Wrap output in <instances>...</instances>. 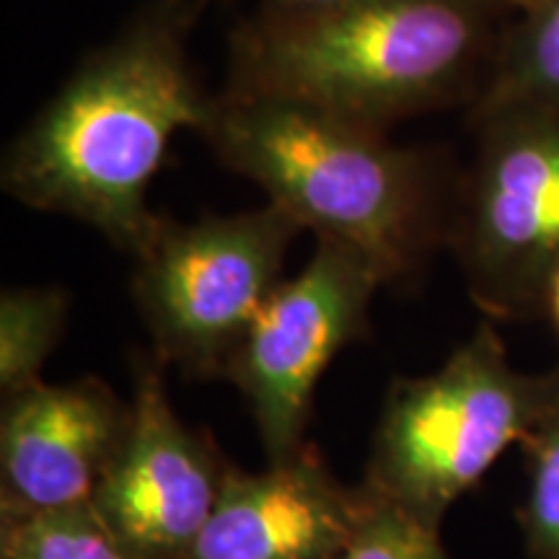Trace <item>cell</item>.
<instances>
[{
	"mask_svg": "<svg viewBox=\"0 0 559 559\" xmlns=\"http://www.w3.org/2000/svg\"><path fill=\"white\" fill-rule=\"evenodd\" d=\"M198 0H148L79 62L3 158V190L21 205L75 218L132 257L160 215L148 187L181 130L213 115L187 34Z\"/></svg>",
	"mask_w": 559,
	"mask_h": 559,
	"instance_id": "6da1fadb",
	"label": "cell"
},
{
	"mask_svg": "<svg viewBox=\"0 0 559 559\" xmlns=\"http://www.w3.org/2000/svg\"><path fill=\"white\" fill-rule=\"evenodd\" d=\"M223 166L317 239L373 264L383 285L423 267L449 241L440 164L389 130L275 96L223 91L200 132Z\"/></svg>",
	"mask_w": 559,
	"mask_h": 559,
	"instance_id": "7a4b0ae2",
	"label": "cell"
},
{
	"mask_svg": "<svg viewBox=\"0 0 559 559\" xmlns=\"http://www.w3.org/2000/svg\"><path fill=\"white\" fill-rule=\"evenodd\" d=\"M487 0H349L264 11L236 34L226 91L275 96L389 130L477 99L502 34Z\"/></svg>",
	"mask_w": 559,
	"mask_h": 559,
	"instance_id": "3957f363",
	"label": "cell"
},
{
	"mask_svg": "<svg viewBox=\"0 0 559 559\" xmlns=\"http://www.w3.org/2000/svg\"><path fill=\"white\" fill-rule=\"evenodd\" d=\"M559 391V368L523 373L481 324L436 373L389 389L362 485L425 526L523 443Z\"/></svg>",
	"mask_w": 559,
	"mask_h": 559,
	"instance_id": "277c9868",
	"label": "cell"
},
{
	"mask_svg": "<svg viewBox=\"0 0 559 559\" xmlns=\"http://www.w3.org/2000/svg\"><path fill=\"white\" fill-rule=\"evenodd\" d=\"M298 230L304 228L270 202L194 223L160 218L132 257V296L153 355L198 379L226 373L257 311L283 280Z\"/></svg>",
	"mask_w": 559,
	"mask_h": 559,
	"instance_id": "5b68a950",
	"label": "cell"
},
{
	"mask_svg": "<svg viewBox=\"0 0 559 559\" xmlns=\"http://www.w3.org/2000/svg\"><path fill=\"white\" fill-rule=\"evenodd\" d=\"M474 128L449 243L489 317H536L559 270V111H502Z\"/></svg>",
	"mask_w": 559,
	"mask_h": 559,
	"instance_id": "8992f818",
	"label": "cell"
},
{
	"mask_svg": "<svg viewBox=\"0 0 559 559\" xmlns=\"http://www.w3.org/2000/svg\"><path fill=\"white\" fill-rule=\"evenodd\" d=\"M381 285L373 264L353 249L317 239L306 267L280 280L257 311L223 379L247 396L270 464L306 449L317 383L340 349L366 332Z\"/></svg>",
	"mask_w": 559,
	"mask_h": 559,
	"instance_id": "52a82bcc",
	"label": "cell"
},
{
	"mask_svg": "<svg viewBox=\"0 0 559 559\" xmlns=\"http://www.w3.org/2000/svg\"><path fill=\"white\" fill-rule=\"evenodd\" d=\"M160 366L138 358L128 436L91 500L128 559H190L228 474L177 417Z\"/></svg>",
	"mask_w": 559,
	"mask_h": 559,
	"instance_id": "ba28073f",
	"label": "cell"
},
{
	"mask_svg": "<svg viewBox=\"0 0 559 559\" xmlns=\"http://www.w3.org/2000/svg\"><path fill=\"white\" fill-rule=\"evenodd\" d=\"M132 407L99 379L37 381L3 396V513L91 506L122 449Z\"/></svg>",
	"mask_w": 559,
	"mask_h": 559,
	"instance_id": "9c48e42d",
	"label": "cell"
},
{
	"mask_svg": "<svg viewBox=\"0 0 559 559\" xmlns=\"http://www.w3.org/2000/svg\"><path fill=\"white\" fill-rule=\"evenodd\" d=\"M362 508V485H340L311 449L264 472L228 466L190 559H342Z\"/></svg>",
	"mask_w": 559,
	"mask_h": 559,
	"instance_id": "30bf717a",
	"label": "cell"
},
{
	"mask_svg": "<svg viewBox=\"0 0 559 559\" xmlns=\"http://www.w3.org/2000/svg\"><path fill=\"white\" fill-rule=\"evenodd\" d=\"M523 109L559 111V0H539L502 32L469 120Z\"/></svg>",
	"mask_w": 559,
	"mask_h": 559,
	"instance_id": "8fae6325",
	"label": "cell"
},
{
	"mask_svg": "<svg viewBox=\"0 0 559 559\" xmlns=\"http://www.w3.org/2000/svg\"><path fill=\"white\" fill-rule=\"evenodd\" d=\"M62 288H5L0 296V389L3 396L41 381V368L68 324Z\"/></svg>",
	"mask_w": 559,
	"mask_h": 559,
	"instance_id": "7c38bea8",
	"label": "cell"
},
{
	"mask_svg": "<svg viewBox=\"0 0 559 559\" xmlns=\"http://www.w3.org/2000/svg\"><path fill=\"white\" fill-rule=\"evenodd\" d=\"M3 559H128L91 506L3 513Z\"/></svg>",
	"mask_w": 559,
	"mask_h": 559,
	"instance_id": "4fadbf2b",
	"label": "cell"
},
{
	"mask_svg": "<svg viewBox=\"0 0 559 559\" xmlns=\"http://www.w3.org/2000/svg\"><path fill=\"white\" fill-rule=\"evenodd\" d=\"M528 464V489L521 528L534 559H559V391L521 443Z\"/></svg>",
	"mask_w": 559,
	"mask_h": 559,
	"instance_id": "5bb4252c",
	"label": "cell"
},
{
	"mask_svg": "<svg viewBox=\"0 0 559 559\" xmlns=\"http://www.w3.org/2000/svg\"><path fill=\"white\" fill-rule=\"evenodd\" d=\"M362 489L366 508L345 559H449L440 544V528L412 519L366 485Z\"/></svg>",
	"mask_w": 559,
	"mask_h": 559,
	"instance_id": "9a60e30c",
	"label": "cell"
},
{
	"mask_svg": "<svg viewBox=\"0 0 559 559\" xmlns=\"http://www.w3.org/2000/svg\"><path fill=\"white\" fill-rule=\"evenodd\" d=\"M264 11L277 13H313V11H330L337 5H345L349 0H264Z\"/></svg>",
	"mask_w": 559,
	"mask_h": 559,
	"instance_id": "2e32d148",
	"label": "cell"
},
{
	"mask_svg": "<svg viewBox=\"0 0 559 559\" xmlns=\"http://www.w3.org/2000/svg\"><path fill=\"white\" fill-rule=\"evenodd\" d=\"M544 311L549 313V319L555 321L557 332H559V270L551 275L549 285H547V296H544Z\"/></svg>",
	"mask_w": 559,
	"mask_h": 559,
	"instance_id": "e0dca14e",
	"label": "cell"
},
{
	"mask_svg": "<svg viewBox=\"0 0 559 559\" xmlns=\"http://www.w3.org/2000/svg\"><path fill=\"white\" fill-rule=\"evenodd\" d=\"M487 3L498 5V9H506V11H515V13H521V11H528L531 5L539 3V0H487Z\"/></svg>",
	"mask_w": 559,
	"mask_h": 559,
	"instance_id": "ac0fdd59",
	"label": "cell"
},
{
	"mask_svg": "<svg viewBox=\"0 0 559 559\" xmlns=\"http://www.w3.org/2000/svg\"><path fill=\"white\" fill-rule=\"evenodd\" d=\"M342 559H345V557H342Z\"/></svg>",
	"mask_w": 559,
	"mask_h": 559,
	"instance_id": "d6986e66",
	"label": "cell"
}]
</instances>
